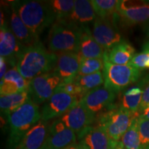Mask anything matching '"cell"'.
<instances>
[{
  "label": "cell",
  "instance_id": "obj_17",
  "mask_svg": "<svg viewBox=\"0 0 149 149\" xmlns=\"http://www.w3.org/2000/svg\"><path fill=\"white\" fill-rule=\"evenodd\" d=\"M4 9L8 15V26L20 44L24 46H28L38 42L18 15L10 1H8V4L4 6Z\"/></svg>",
  "mask_w": 149,
  "mask_h": 149
},
{
  "label": "cell",
  "instance_id": "obj_33",
  "mask_svg": "<svg viewBox=\"0 0 149 149\" xmlns=\"http://www.w3.org/2000/svg\"><path fill=\"white\" fill-rule=\"evenodd\" d=\"M148 107H149V83L147 84L146 86L143 88L142 99H141L140 109H139V112Z\"/></svg>",
  "mask_w": 149,
  "mask_h": 149
},
{
  "label": "cell",
  "instance_id": "obj_28",
  "mask_svg": "<svg viewBox=\"0 0 149 149\" xmlns=\"http://www.w3.org/2000/svg\"><path fill=\"white\" fill-rule=\"evenodd\" d=\"M104 67V58H81L78 76L88 75L102 71Z\"/></svg>",
  "mask_w": 149,
  "mask_h": 149
},
{
  "label": "cell",
  "instance_id": "obj_30",
  "mask_svg": "<svg viewBox=\"0 0 149 149\" xmlns=\"http://www.w3.org/2000/svg\"><path fill=\"white\" fill-rule=\"evenodd\" d=\"M130 65L139 70L149 69V49L136 53L130 63Z\"/></svg>",
  "mask_w": 149,
  "mask_h": 149
},
{
  "label": "cell",
  "instance_id": "obj_6",
  "mask_svg": "<svg viewBox=\"0 0 149 149\" xmlns=\"http://www.w3.org/2000/svg\"><path fill=\"white\" fill-rule=\"evenodd\" d=\"M138 117L139 113H132L120 107H115L100 115L98 126L103 128L113 141L120 142L134 119Z\"/></svg>",
  "mask_w": 149,
  "mask_h": 149
},
{
  "label": "cell",
  "instance_id": "obj_2",
  "mask_svg": "<svg viewBox=\"0 0 149 149\" xmlns=\"http://www.w3.org/2000/svg\"><path fill=\"white\" fill-rule=\"evenodd\" d=\"M10 3L37 41L44 30L56 21L47 1L22 0Z\"/></svg>",
  "mask_w": 149,
  "mask_h": 149
},
{
  "label": "cell",
  "instance_id": "obj_4",
  "mask_svg": "<svg viewBox=\"0 0 149 149\" xmlns=\"http://www.w3.org/2000/svg\"><path fill=\"white\" fill-rule=\"evenodd\" d=\"M82 29L66 20H56L48 33V51L57 54L79 52Z\"/></svg>",
  "mask_w": 149,
  "mask_h": 149
},
{
  "label": "cell",
  "instance_id": "obj_41",
  "mask_svg": "<svg viewBox=\"0 0 149 149\" xmlns=\"http://www.w3.org/2000/svg\"><path fill=\"white\" fill-rule=\"evenodd\" d=\"M146 149H149V146H148V148H147Z\"/></svg>",
  "mask_w": 149,
  "mask_h": 149
},
{
  "label": "cell",
  "instance_id": "obj_24",
  "mask_svg": "<svg viewBox=\"0 0 149 149\" xmlns=\"http://www.w3.org/2000/svg\"><path fill=\"white\" fill-rule=\"evenodd\" d=\"M120 1L118 0H92L93 7L97 17L111 18L117 15Z\"/></svg>",
  "mask_w": 149,
  "mask_h": 149
},
{
  "label": "cell",
  "instance_id": "obj_21",
  "mask_svg": "<svg viewBox=\"0 0 149 149\" xmlns=\"http://www.w3.org/2000/svg\"><path fill=\"white\" fill-rule=\"evenodd\" d=\"M105 52L93 37L90 28L83 29L78 52L81 58H104Z\"/></svg>",
  "mask_w": 149,
  "mask_h": 149
},
{
  "label": "cell",
  "instance_id": "obj_32",
  "mask_svg": "<svg viewBox=\"0 0 149 149\" xmlns=\"http://www.w3.org/2000/svg\"><path fill=\"white\" fill-rule=\"evenodd\" d=\"M57 91H62L71 95L77 97L79 100H81V99L85 95V93H84L82 89L77 84H76L74 81L68 84H61L57 88Z\"/></svg>",
  "mask_w": 149,
  "mask_h": 149
},
{
  "label": "cell",
  "instance_id": "obj_13",
  "mask_svg": "<svg viewBox=\"0 0 149 149\" xmlns=\"http://www.w3.org/2000/svg\"><path fill=\"white\" fill-rule=\"evenodd\" d=\"M117 14L126 24H146L149 21V1H120Z\"/></svg>",
  "mask_w": 149,
  "mask_h": 149
},
{
  "label": "cell",
  "instance_id": "obj_38",
  "mask_svg": "<svg viewBox=\"0 0 149 149\" xmlns=\"http://www.w3.org/2000/svg\"><path fill=\"white\" fill-rule=\"evenodd\" d=\"M64 149H82L80 147V146L79 144H77V142L76 143V144H72V145H70V146L66 147V148H65Z\"/></svg>",
  "mask_w": 149,
  "mask_h": 149
},
{
  "label": "cell",
  "instance_id": "obj_26",
  "mask_svg": "<svg viewBox=\"0 0 149 149\" xmlns=\"http://www.w3.org/2000/svg\"><path fill=\"white\" fill-rule=\"evenodd\" d=\"M74 82L82 89L84 93H88L93 89L97 88L104 84L103 72L100 71L88 75L77 76Z\"/></svg>",
  "mask_w": 149,
  "mask_h": 149
},
{
  "label": "cell",
  "instance_id": "obj_34",
  "mask_svg": "<svg viewBox=\"0 0 149 149\" xmlns=\"http://www.w3.org/2000/svg\"><path fill=\"white\" fill-rule=\"evenodd\" d=\"M142 93L143 89L141 88V86H133L130 88L124 93V95L126 96H136L142 94Z\"/></svg>",
  "mask_w": 149,
  "mask_h": 149
},
{
  "label": "cell",
  "instance_id": "obj_31",
  "mask_svg": "<svg viewBox=\"0 0 149 149\" xmlns=\"http://www.w3.org/2000/svg\"><path fill=\"white\" fill-rule=\"evenodd\" d=\"M138 130L141 148L146 149L149 146V120L138 117Z\"/></svg>",
  "mask_w": 149,
  "mask_h": 149
},
{
  "label": "cell",
  "instance_id": "obj_1",
  "mask_svg": "<svg viewBox=\"0 0 149 149\" xmlns=\"http://www.w3.org/2000/svg\"><path fill=\"white\" fill-rule=\"evenodd\" d=\"M57 55L48 51L40 41L24 46L17 60L16 68L23 77L31 81L40 74L53 72Z\"/></svg>",
  "mask_w": 149,
  "mask_h": 149
},
{
  "label": "cell",
  "instance_id": "obj_37",
  "mask_svg": "<svg viewBox=\"0 0 149 149\" xmlns=\"http://www.w3.org/2000/svg\"><path fill=\"white\" fill-rule=\"evenodd\" d=\"M144 32L145 34H146V37L149 38V21L148 22H146V24H144Z\"/></svg>",
  "mask_w": 149,
  "mask_h": 149
},
{
  "label": "cell",
  "instance_id": "obj_7",
  "mask_svg": "<svg viewBox=\"0 0 149 149\" xmlns=\"http://www.w3.org/2000/svg\"><path fill=\"white\" fill-rule=\"evenodd\" d=\"M61 83V79L53 72L37 76L29 81L28 91L31 100L38 106L45 103Z\"/></svg>",
  "mask_w": 149,
  "mask_h": 149
},
{
  "label": "cell",
  "instance_id": "obj_25",
  "mask_svg": "<svg viewBox=\"0 0 149 149\" xmlns=\"http://www.w3.org/2000/svg\"><path fill=\"white\" fill-rule=\"evenodd\" d=\"M138 117L134 119L131 125L120 139V142L124 149H141L138 130Z\"/></svg>",
  "mask_w": 149,
  "mask_h": 149
},
{
  "label": "cell",
  "instance_id": "obj_40",
  "mask_svg": "<svg viewBox=\"0 0 149 149\" xmlns=\"http://www.w3.org/2000/svg\"><path fill=\"white\" fill-rule=\"evenodd\" d=\"M115 149H124V148H123V146H122V144H120V142H119V144L118 146H117V148Z\"/></svg>",
  "mask_w": 149,
  "mask_h": 149
},
{
  "label": "cell",
  "instance_id": "obj_8",
  "mask_svg": "<svg viewBox=\"0 0 149 149\" xmlns=\"http://www.w3.org/2000/svg\"><path fill=\"white\" fill-rule=\"evenodd\" d=\"M118 17L102 18L97 17L92 31L93 37L104 50L111 49L122 41V35L117 29L115 21Z\"/></svg>",
  "mask_w": 149,
  "mask_h": 149
},
{
  "label": "cell",
  "instance_id": "obj_16",
  "mask_svg": "<svg viewBox=\"0 0 149 149\" xmlns=\"http://www.w3.org/2000/svg\"><path fill=\"white\" fill-rule=\"evenodd\" d=\"M24 47L9 28L8 22L0 26V57L13 68L16 66L18 56Z\"/></svg>",
  "mask_w": 149,
  "mask_h": 149
},
{
  "label": "cell",
  "instance_id": "obj_42",
  "mask_svg": "<svg viewBox=\"0 0 149 149\" xmlns=\"http://www.w3.org/2000/svg\"><path fill=\"white\" fill-rule=\"evenodd\" d=\"M41 149H44V148H43V147H42V148H41Z\"/></svg>",
  "mask_w": 149,
  "mask_h": 149
},
{
  "label": "cell",
  "instance_id": "obj_5",
  "mask_svg": "<svg viewBox=\"0 0 149 149\" xmlns=\"http://www.w3.org/2000/svg\"><path fill=\"white\" fill-rule=\"evenodd\" d=\"M104 86L116 94L135 83L140 77L141 70L132 65H116L104 58Z\"/></svg>",
  "mask_w": 149,
  "mask_h": 149
},
{
  "label": "cell",
  "instance_id": "obj_11",
  "mask_svg": "<svg viewBox=\"0 0 149 149\" xmlns=\"http://www.w3.org/2000/svg\"><path fill=\"white\" fill-rule=\"evenodd\" d=\"M82 149H115L119 142L113 141L101 126H89L77 135Z\"/></svg>",
  "mask_w": 149,
  "mask_h": 149
},
{
  "label": "cell",
  "instance_id": "obj_19",
  "mask_svg": "<svg viewBox=\"0 0 149 149\" xmlns=\"http://www.w3.org/2000/svg\"><path fill=\"white\" fill-rule=\"evenodd\" d=\"M50 126L40 120L24 137L16 149H41L45 144Z\"/></svg>",
  "mask_w": 149,
  "mask_h": 149
},
{
  "label": "cell",
  "instance_id": "obj_10",
  "mask_svg": "<svg viewBox=\"0 0 149 149\" xmlns=\"http://www.w3.org/2000/svg\"><path fill=\"white\" fill-rule=\"evenodd\" d=\"M80 100L77 97L62 91L56 92L43 104L41 109V120L45 122L61 117L75 106Z\"/></svg>",
  "mask_w": 149,
  "mask_h": 149
},
{
  "label": "cell",
  "instance_id": "obj_35",
  "mask_svg": "<svg viewBox=\"0 0 149 149\" xmlns=\"http://www.w3.org/2000/svg\"><path fill=\"white\" fill-rule=\"evenodd\" d=\"M7 64H8V63L6 61V59L0 57V78H1V79H3L6 73L8 71L7 70Z\"/></svg>",
  "mask_w": 149,
  "mask_h": 149
},
{
  "label": "cell",
  "instance_id": "obj_18",
  "mask_svg": "<svg viewBox=\"0 0 149 149\" xmlns=\"http://www.w3.org/2000/svg\"><path fill=\"white\" fill-rule=\"evenodd\" d=\"M96 17L91 1L75 0L73 10L65 20L83 29L89 27V24L94 22Z\"/></svg>",
  "mask_w": 149,
  "mask_h": 149
},
{
  "label": "cell",
  "instance_id": "obj_9",
  "mask_svg": "<svg viewBox=\"0 0 149 149\" xmlns=\"http://www.w3.org/2000/svg\"><path fill=\"white\" fill-rule=\"evenodd\" d=\"M116 93L104 86L93 89L81 99L80 102L95 117L113 109Z\"/></svg>",
  "mask_w": 149,
  "mask_h": 149
},
{
  "label": "cell",
  "instance_id": "obj_29",
  "mask_svg": "<svg viewBox=\"0 0 149 149\" xmlns=\"http://www.w3.org/2000/svg\"><path fill=\"white\" fill-rule=\"evenodd\" d=\"M141 99L142 94L136 96H126L125 95H123L121 100L120 107L132 113H139Z\"/></svg>",
  "mask_w": 149,
  "mask_h": 149
},
{
  "label": "cell",
  "instance_id": "obj_39",
  "mask_svg": "<svg viewBox=\"0 0 149 149\" xmlns=\"http://www.w3.org/2000/svg\"><path fill=\"white\" fill-rule=\"evenodd\" d=\"M143 49L144 50L149 49V41L148 42H147L146 43H145V44H144V46H143Z\"/></svg>",
  "mask_w": 149,
  "mask_h": 149
},
{
  "label": "cell",
  "instance_id": "obj_12",
  "mask_svg": "<svg viewBox=\"0 0 149 149\" xmlns=\"http://www.w3.org/2000/svg\"><path fill=\"white\" fill-rule=\"evenodd\" d=\"M77 136L73 130L65 125L59 119L50 125L49 131L44 149H64L76 144Z\"/></svg>",
  "mask_w": 149,
  "mask_h": 149
},
{
  "label": "cell",
  "instance_id": "obj_20",
  "mask_svg": "<svg viewBox=\"0 0 149 149\" xmlns=\"http://www.w3.org/2000/svg\"><path fill=\"white\" fill-rule=\"evenodd\" d=\"M29 81L18 72L16 66L10 68L1 79V95L15 94L26 91L29 89Z\"/></svg>",
  "mask_w": 149,
  "mask_h": 149
},
{
  "label": "cell",
  "instance_id": "obj_3",
  "mask_svg": "<svg viewBox=\"0 0 149 149\" xmlns=\"http://www.w3.org/2000/svg\"><path fill=\"white\" fill-rule=\"evenodd\" d=\"M7 118L9 128L8 148L16 149L24 136L41 120V112L39 106L30 99Z\"/></svg>",
  "mask_w": 149,
  "mask_h": 149
},
{
  "label": "cell",
  "instance_id": "obj_36",
  "mask_svg": "<svg viewBox=\"0 0 149 149\" xmlns=\"http://www.w3.org/2000/svg\"><path fill=\"white\" fill-rule=\"evenodd\" d=\"M139 118L149 120V107L139 112Z\"/></svg>",
  "mask_w": 149,
  "mask_h": 149
},
{
  "label": "cell",
  "instance_id": "obj_27",
  "mask_svg": "<svg viewBox=\"0 0 149 149\" xmlns=\"http://www.w3.org/2000/svg\"><path fill=\"white\" fill-rule=\"evenodd\" d=\"M50 8L55 15L56 20L66 19L73 10V0H51L47 1Z\"/></svg>",
  "mask_w": 149,
  "mask_h": 149
},
{
  "label": "cell",
  "instance_id": "obj_22",
  "mask_svg": "<svg viewBox=\"0 0 149 149\" xmlns=\"http://www.w3.org/2000/svg\"><path fill=\"white\" fill-rule=\"evenodd\" d=\"M135 48L129 42L122 40L111 49L106 51L104 58L116 65L130 64L135 55Z\"/></svg>",
  "mask_w": 149,
  "mask_h": 149
},
{
  "label": "cell",
  "instance_id": "obj_15",
  "mask_svg": "<svg viewBox=\"0 0 149 149\" xmlns=\"http://www.w3.org/2000/svg\"><path fill=\"white\" fill-rule=\"evenodd\" d=\"M59 119L67 127L78 135L89 126H91L96 117L79 101Z\"/></svg>",
  "mask_w": 149,
  "mask_h": 149
},
{
  "label": "cell",
  "instance_id": "obj_14",
  "mask_svg": "<svg viewBox=\"0 0 149 149\" xmlns=\"http://www.w3.org/2000/svg\"><path fill=\"white\" fill-rule=\"evenodd\" d=\"M57 55V61L53 72L61 79V84L73 82L79 73L81 57L76 53H60Z\"/></svg>",
  "mask_w": 149,
  "mask_h": 149
},
{
  "label": "cell",
  "instance_id": "obj_23",
  "mask_svg": "<svg viewBox=\"0 0 149 149\" xmlns=\"http://www.w3.org/2000/svg\"><path fill=\"white\" fill-rule=\"evenodd\" d=\"M29 91L15 93V94L1 95L0 97V109L1 113L8 116L30 100Z\"/></svg>",
  "mask_w": 149,
  "mask_h": 149
}]
</instances>
